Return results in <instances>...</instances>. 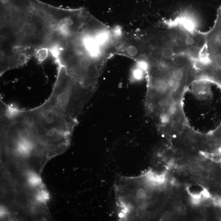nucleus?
Segmentation results:
<instances>
[{"mask_svg": "<svg viewBox=\"0 0 221 221\" xmlns=\"http://www.w3.org/2000/svg\"><path fill=\"white\" fill-rule=\"evenodd\" d=\"M53 55L72 80L95 90L105 65L92 58L82 44L69 41L64 48L58 49Z\"/></svg>", "mask_w": 221, "mask_h": 221, "instance_id": "f257e3e1", "label": "nucleus"}, {"mask_svg": "<svg viewBox=\"0 0 221 221\" xmlns=\"http://www.w3.org/2000/svg\"><path fill=\"white\" fill-rule=\"evenodd\" d=\"M58 76L50 97L45 102L60 109L73 119L78 117L95 90L75 82L58 64Z\"/></svg>", "mask_w": 221, "mask_h": 221, "instance_id": "f03ea898", "label": "nucleus"}, {"mask_svg": "<svg viewBox=\"0 0 221 221\" xmlns=\"http://www.w3.org/2000/svg\"><path fill=\"white\" fill-rule=\"evenodd\" d=\"M204 34V44L198 62L215 79L221 82V6L211 28Z\"/></svg>", "mask_w": 221, "mask_h": 221, "instance_id": "7ed1b4c3", "label": "nucleus"}, {"mask_svg": "<svg viewBox=\"0 0 221 221\" xmlns=\"http://www.w3.org/2000/svg\"><path fill=\"white\" fill-rule=\"evenodd\" d=\"M211 82L203 80H195L192 82V89L194 94L201 98L209 97L211 95Z\"/></svg>", "mask_w": 221, "mask_h": 221, "instance_id": "20e7f679", "label": "nucleus"}, {"mask_svg": "<svg viewBox=\"0 0 221 221\" xmlns=\"http://www.w3.org/2000/svg\"><path fill=\"white\" fill-rule=\"evenodd\" d=\"M146 72L137 64L133 68L131 73V78L133 81H140L142 80Z\"/></svg>", "mask_w": 221, "mask_h": 221, "instance_id": "39448f33", "label": "nucleus"}, {"mask_svg": "<svg viewBox=\"0 0 221 221\" xmlns=\"http://www.w3.org/2000/svg\"><path fill=\"white\" fill-rule=\"evenodd\" d=\"M28 182L31 186H36L40 184L41 180L38 175L31 172L28 175Z\"/></svg>", "mask_w": 221, "mask_h": 221, "instance_id": "423d86ee", "label": "nucleus"}, {"mask_svg": "<svg viewBox=\"0 0 221 221\" xmlns=\"http://www.w3.org/2000/svg\"><path fill=\"white\" fill-rule=\"evenodd\" d=\"M174 211L178 215H183L186 212V207L184 204L179 203L174 206Z\"/></svg>", "mask_w": 221, "mask_h": 221, "instance_id": "0eeeda50", "label": "nucleus"}, {"mask_svg": "<svg viewBox=\"0 0 221 221\" xmlns=\"http://www.w3.org/2000/svg\"><path fill=\"white\" fill-rule=\"evenodd\" d=\"M37 200L41 202H45L49 198V196L47 192L45 191H41L37 195Z\"/></svg>", "mask_w": 221, "mask_h": 221, "instance_id": "6e6552de", "label": "nucleus"}, {"mask_svg": "<svg viewBox=\"0 0 221 221\" xmlns=\"http://www.w3.org/2000/svg\"><path fill=\"white\" fill-rule=\"evenodd\" d=\"M187 138L190 141H193L196 138V133L193 131L189 130L186 133Z\"/></svg>", "mask_w": 221, "mask_h": 221, "instance_id": "1a4fd4ad", "label": "nucleus"}, {"mask_svg": "<svg viewBox=\"0 0 221 221\" xmlns=\"http://www.w3.org/2000/svg\"><path fill=\"white\" fill-rule=\"evenodd\" d=\"M191 169L194 171H198L201 170L202 166L200 164L197 162H193L190 164Z\"/></svg>", "mask_w": 221, "mask_h": 221, "instance_id": "9d476101", "label": "nucleus"}, {"mask_svg": "<svg viewBox=\"0 0 221 221\" xmlns=\"http://www.w3.org/2000/svg\"><path fill=\"white\" fill-rule=\"evenodd\" d=\"M172 218V215L170 212H165L163 214L161 218V220L169 221Z\"/></svg>", "mask_w": 221, "mask_h": 221, "instance_id": "9b49d317", "label": "nucleus"}, {"mask_svg": "<svg viewBox=\"0 0 221 221\" xmlns=\"http://www.w3.org/2000/svg\"><path fill=\"white\" fill-rule=\"evenodd\" d=\"M199 174L202 178L204 179L207 178L210 176V172L208 170L206 169L201 170L200 171Z\"/></svg>", "mask_w": 221, "mask_h": 221, "instance_id": "f8f14e48", "label": "nucleus"}, {"mask_svg": "<svg viewBox=\"0 0 221 221\" xmlns=\"http://www.w3.org/2000/svg\"><path fill=\"white\" fill-rule=\"evenodd\" d=\"M153 192L150 189H147L145 199L146 200H150L153 197Z\"/></svg>", "mask_w": 221, "mask_h": 221, "instance_id": "ddd939ff", "label": "nucleus"}, {"mask_svg": "<svg viewBox=\"0 0 221 221\" xmlns=\"http://www.w3.org/2000/svg\"><path fill=\"white\" fill-rule=\"evenodd\" d=\"M9 185L11 187H14L16 186L17 184V181L16 179L13 178L9 179L8 181Z\"/></svg>", "mask_w": 221, "mask_h": 221, "instance_id": "4468645a", "label": "nucleus"}, {"mask_svg": "<svg viewBox=\"0 0 221 221\" xmlns=\"http://www.w3.org/2000/svg\"><path fill=\"white\" fill-rule=\"evenodd\" d=\"M31 210H32V211L34 213H38L39 212V211L40 210V207L38 205L36 204L33 205L32 206V208H31Z\"/></svg>", "mask_w": 221, "mask_h": 221, "instance_id": "2eb2a0df", "label": "nucleus"}, {"mask_svg": "<svg viewBox=\"0 0 221 221\" xmlns=\"http://www.w3.org/2000/svg\"><path fill=\"white\" fill-rule=\"evenodd\" d=\"M3 177L4 179H10L11 178L10 174L8 172H6L3 174Z\"/></svg>", "mask_w": 221, "mask_h": 221, "instance_id": "dca6fc26", "label": "nucleus"}, {"mask_svg": "<svg viewBox=\"0 0 221 221\" xmlns=\"http://www.w3.org/2000/svg\"><path fill=\"white\" fill-rule=\"evenodd\" d=\"M202 195L204 197H210L209 193L206 189L204 190L203 191Z\"/></svg>", "mask_w": 221, "mask_h": 221, "instance_id": "f3484780", "label": "nucleus"}, {"mask_svg": "<svg viewBox=\"0 0 221 221\" xmlns=\"http://www.w3.org/2000/svg\"><path fill=\"white\" fill-rule=\"evenodd\" d=\"M8 171V169L5 166H2L1 167V172L3 174L4 173L7 172Z\"/></svg>", "mask_w": 221, "mask_h": 221, "instance_id": "a211bd4d", "label": "nucleus"}]
</instances>
